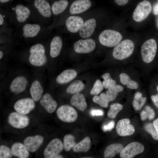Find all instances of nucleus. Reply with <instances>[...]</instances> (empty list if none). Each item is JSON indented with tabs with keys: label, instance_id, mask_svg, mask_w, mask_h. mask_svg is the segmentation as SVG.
<instances>
[{
	"label": "nucleus",
	"instance_id": "f257e3e1",
	"mask_svg": "<svg viewBox=\"0 0 158 158\" xmlns=\"http://www.w3.org/2000/svg\"><path fill=\"white\" fill-rule=\"evenodd\" d=\"M49 29V26L32 20L14 30L13 38L27 40L44 39L47 37Z\"/></svg>",
	"mask_w": 158,
	"mask_h": 158
},
{
	"label": "nucleus",
	"instance_id": "f03ea898",
	"mask_svg": "<svg viewBox=\"0 0 158 158\" xmlns=\"http://www.w3.org/2000/svg\"><path fill=\"white\" fill-rule=\"evenodd\" d=\"M32 13L33 20L48 25L52 13L51 5L47 0H33L30 7Z\"/></svg>",
	"mask_w": 158,
	"mask_h": 158
},
{
	"label": "nucleus",
	"instance_id": "7ed1b4c3",
	"mask_svg": "<svg viewBox=\"0 0 158 158\" xmlns=\"http://www.w3.org/2000/svg\"><path fill=\"white\" fill-rule=\"evenodd\" d=\"M6 9L14 30L23 24L33 20L32 13L30 7L18 4Z\"/></svg>",
	"mask_w": 158,
	"mask_h": 158
},
{
	"label": "nucleus",
	"instance_id": "20e7f679",
	"mask_svg": "<svg viewBox=\"0 0 158 158\" xmlns=\"http://www.w3.org/2000/svg\"><path fill=\"white\" fill-rule=\"evenodd\" d=\"M28 59L30 63L35 66H41L47 62L46 50L44 45L38 43L32 45L29 50Z\"/></svg>",
	"mask_w": 158,
	"mask_h": 158
},
{
	"label": "nucleus",
	"instance_id": "39448f33",
	"mask_svg": "<svg viewBox=\"0 0 158 158\" xmlns=\"http://www.w3.org/2000/svg\"><path fill=\"white\" fill-rule=\"evenodd\" d=\"M134 48L133 42L129 39L120 42L115 46L113 51V55L115 59L122 60L129 57L133 54Z\"/></svg>",
	"mask_w": 158,
	"mask_h": 158
},
{
	"label": "nucleus",
	"instance_id": "423d86ee",
	"mask_svg": "<svg viewBox=\"0 0 158 158\" xmlns=\"http://www.w3.org/2000/svg\"><path fill=\"white\" fill-rule=\"evenodd\" d=\"M122 37V35L119 32L107 29L100 33L99 36V40L102 45L108 47H112L118 44Z\"/></svg>",
	"mask_w": 158,
	"mask_h": 158
},
{
	"label": "nucleus",
	"instance_id": "0eeeda50",
	"mask_svg": "<svg viewBox=\"0 0 158 158\" xmlns=\"http://www.w3.org/2000/svg\"><path fill=\"white\" fill-rule=\"evenodd\" d=\"M157 44L153 39L145 42L141 47V54L142 59L145 63L151 62L154 59L157 52Z\"/></svg>",
	"mask_w": 158,
	"mask_h": 158
},
{
	"label": "nucleus",
	"instance_id": "6e6552de",
	"mask_svg": "<svg viewBox=\"0 0 158 158\" xmlns=\"http://www.w3.org/2000/svg\"><path fill=\"white\" fill-rule=\"evenodd\" d=\"M152 7L150 2L144 0L138 3L133 14L134 21L140 22L146 18L151 12Z\"/></svg>",
	"mask_w": 158,
	"mask_h": 158
},
{
	"label": "nucleus",
	"instance_id": "1a4fd4ad",
	"mask_svg": "<svg viewBox=\"0 0 158 158\" xmlns=\"http://www.w3.org/2000/svg\"><path fill=\"white\" fill-rule=\"evenodd\" d=\"M56 114L60 120L66 122H74L78 117L75 109L68 105H63L59 107L56 111Z\"/></svg>",
	"mask_w": 158,
	"mask_h": 158
},
{
	"label": "nucleus",
	"instance_id": "9d476101",
	"mask_svg": "<svg viewBox=\"0 0 158 158\" xmlns=\"http://www.w3.org/2000/svg\"><path fill=\"white\" fill-rule=\"evenodd\" d=\"M8 121L12 127L22 129L27 127L30 123V119L27 116L17 112H12L8 115Z\"/></svg>",
	"mask_w": 158,
	"mask_h": 158
},
{
	"label": "nucleus",
	"instance_id": "9b49d317",
	"mask_svg": "<svg viewBox=\"0 0 158 158\" xmlns=\"http://www.w3.org/2000/svg\"><path fill=\"white\" fill-rule=\"evenodd\" d=\"M144 147L141 143L137 142H131L123 148L120 152L121 158H132L142 153Z\"/></svg>",
	"mask_w": 158,
	"mask_h": 158
},
{
	"label": "nucleus",
	"instance_id": "f8f14e48",
	"mask_svg": "<svg viewBox=\"0 0 158 158\" xmlns=\"http://www.w3.org/2000/svg\"><path fill=\"white\" fill-rule=\"evenodd\" d=\"M64 149L63 144L59 139L52 140L47 145L44 152V156L46 158H54Z\"/></svg>",
	"mask_w": 158,
	"mask_h": 158
},
{
	"label": "nucleus",
	"instance_id": "ddd939ff",
	"mask_svg": "<svg viewBox=\"0 0 158 158\" xmlns=\"http://www.w3.org/2000/svg\"><path fill=\"white\" fill-rule=\"evenodd\" d=\"M35 107V103L32 98H22L17 101L14 105L16 111L20 114L26 115L32 110Z\"/></svg>",
	"mask_w": 158,
	"mask_h": 158
},
{
	"label": "nucleus",
	"instance_id": "4468645a",
	"mask_svg": "<svg viewBox=\"0 0 158 158\" xmlns=\"http://www.w3.org/2000/svg\"><path fill=\"white\" fill-rule=\"evenodd\" d=\"M95 46V41L89 38L80 40L76 42L74 44V49L78 53H87L92 51Z\"/></svg>",
	"mask_w": 158,
	"mask_h": 158
},
{
	"label": "nucleus",
	"instance_id": "2eb2a0df",
	"mask_svg": "<svg viewBox=\"0 0 158 158\" xmlns=\"http://www.w3.org/2000/svg\"><path fill=\"white\" fill-rule=\"evenodd\" d=\"M116 130L118 134L121 136L132 135L135 131L134 126L130 124V120L128 118L119 120L117 124Z\"/></svg>",
	"mask_w": 158,
	"mask_h": 158
},
{
	"label": "nucleus",
	"instance_id": "dca6fc26",
	"mask_svg": "<svg viewBox=\"0 0 158 158\" xmlns=\"http://www.w3.org/2000/svg\"><path fill=\"white\" fill-rule=\"evenodd\" d=\"M0 32L13 34L14 29L10 21V17L6 9H0Z\"/></svg>",
	"mask_w": 158,
	"mask_h": 158
},
{
	"label": "nucleus",
	"instance_id": "f3484780",
	"mask_svg": "<svg viewBox=\"0 0 158 158\" xmlns=\"http://www.w3.org/2000/svg\"><path fill=\"white\" fill-rule=\"evenodd\" d=\"M44 140L43 137L40 135L28 136L24 140V144L29 151L34 152L40 147Z\"/></svg>",
	"mask_w": 158,
	"mask_h": 158
},
{
	"label": "nucleus",
	"instance_id": "a211bd4d",
	"mask_svg": "<svg viewBox=\"0 0 158 158\" xmlns=\"http://www.w3.org/2000/svg\"><path fill=\"white\" fill-rule=\"evenodd\" d=\"M84 23L82 18L77 16H71L66 20L65 24L67 29L72 33L79 31Z\"/></svg>",
	"mask_w": 158,
	"mask_h": 158
},
{
	"label": "nucleus",
	"instance_id": "6ab92c4d",
	"mask_svg": "<svg viewBox=\"0 0 158 158\" xmlns=\"http://www.w3.org/2000/svg\"><path fill=\"white\" fill-rule=\"evenodd\" d=\"M91 5L90 0H76L71 4L69 12L71 14H80L87 10Z\"/></svg>",
	"mask_w": 158,
	"mask_h": 158
},
{
	"label": "nucleus",
	"instance_id": "aec40b11",
	"mask_svg": "<svg viewBox=\"0 0 158 158\" xmlns=\"http://www.w3.org/2000/svg\"><path fill=\"white\" fill-rule=\"evenodd\" d=\"M28 83L27 79L24 76H18L11 83L10 86V90L12 92L15 94L21 93L25 90Z\"/></svg>",
	"mask_w": 158,
	"mask_h": 158
},
{
	"label": "nucleus",
	"instance_id": "412c9836",
	"mask_svg": "<svg viewBox=\"0 0 158 158\" xmlns=\"http://www.w3.org/2000/svg\"><path fill=\"white\" fill-rule=\"evenodd\" d=\"M96 26V20L93 18L89 19L84 23L79 30V35L83 38H86L93 33Z\"/></svg>",
	"mask_w": 158,
	"mask_h": 158
},
{
	"label": "nucleus",
	"instance_id": "4be33fe9",
	"mask_svg": "<svg viewBox=\"0 0 158 158\" xmlns=\"http://www.w3.org/2000/svg\"><path fill=\"white\" fill-rule=\"evenodd\" d=\"M63 45L62 39L59 35H56L51 39L50 44L49 54L51 57L54 58L60 54Z\"/></svg>",
	"mask_w": 158,
	"mask_h": 158
},
{
	"label": "nucleus",
	"instance_id": "5701e85b",
	"mask_svg": "<svg viewBox=\"0 0 158 158\" xmlns=\"http://www.w3.org/2000/svg\"><path fill=\"white\" fill-rule=\"evenodd\" d=\"M41 105L48 113H51L56 109L57 103L49 93L44 94L41 98L40 102Z\"/></svg>",
	"mask_w": 158,
	"mask_h": 158
},
{
	"label": "nucleus",
	"instance_id": "b1692460",
	"mask_svg": "<svg viewBox=\"0 0 158 158\" xmlns=\"http://www.w3.org/2000/svg\"><path fill=\"white\" fill-rule=\"evenodd\" d=\"M11 150L13 156L19 158H27L29 153L24 144L20 142H16L12 146Z\"/></svg>",
	"mask_w": 158,
	"mask_h": 158
},
{
	"label": "nucleus",
	"instance_id": "393cba45",
	"mask_svg": "<svg viewBox=\"0 0 158 158\" xmlns=\"http://www.w3.org/2000/svg\"><path fill=\"white\" fill-rule=\"evenodd\" d=\"M77 75V72L73 69L65 70L57 77L56 80L59 84L68 83L74 79Z\"/></svg>",
	"mask_w": 158,
	"mask_h": 158
},
{
	"label": "nucleus",
	"instance_id": "a878e982",
	"mask_svg": "<svg viewBox=\"0 0 158 158\" xmlns=\"http://www.w3.org/2000/svg\"><path fill=\"white\" fill-rule=\"evenodd\" d=\"M30 92L32 99L34 101L37 102L41 99L43 93V90L38 81L36 80L32 83Z\"/></svg>",
	"mask_w": 158,
	"mask_h": 158
},
{
	"label": "nucleus",
	"instance_id": "bb28decb",
	"mask_svg": "<svg viewBox=\"0 0 158 158\" xmlns=\"http://www.w3.org/2000/svg\"><path fill=\"white\" fill-rule=\"evenodd\" d=\"M71 104L82 111H84L87 107V104L84 95L79 93L75 94L71 97Z\"/></svg>",
	"mask_w": 158,
	"mask_h": 158
},
{
	"label": "nucleus",
	"instance_id": "cd10ccee",
	"mask_svg": "<svg viewBox=\"0 0 158 158\" xmlns=\"http://www.w3.org/2000/svg\"><path fill=\"white\" fill-rule=\"evenodd\" d=\"M67 0H59L55 1L51 5L52 15L56 16L63 12L68 5Z\"/></svg>",
	"mask_w": 158,
	"mask_h": 158
},
{
	"label": "nucleus",
	"instance_id": "c85d7f7f",
	"mask_svg": "<svg viewBox=\"0 0 158 158\" xmlns=\"http://www.w3.org/2000/svg\"><path fill=\"white\" fill-rule=\"evenodd\" d=\"M123 148V146L120 144L114 143L110 145L105 150L104 157L106 158H113L116 154L120 153Z\"/></svg>",
	"mask_w": 158,
	"mask_h": 158
},
{
	"label": "nucleus",
	"instance_id": "c756f323",
	"mask_svg": "<svg viewBox=\"0 0 158 158\" xmlns=\"http://www.w3.org/2000/svg\"><path fill=\"white\" fill-rule=\"evenodd\" d=\"M90 139L89 137H87L76 144L73 148V150L76 152H86L90 149Z\"/></svg>",
	"mask_w": 158,
	"mask_h": 158
},
{
	"label": "nucleus",
	"instance_id": "7c9ffc66",
	"mask_svg": "<svg viewBox=\"0 0 158 158\" xmlns=\"http://www.w3.org/2000/svg\"><path fill=\"white\" fill-rule=\"evenodd\" d=\"M85 85L83 82L79 80H76L73 82L68 87L66 92L71 94L79 93L83 90Z\"/></svg>",
	"mask_w": 158,
	"mask_h": 158
},
{
	"label": "nucleus",
	"instance_id": "2f4dec72",
	"mask_svg": "<svg viewBox=\"0 0 158 158\" xmlns=\"http://www.w3.org/2000/svg\"><path fill=\"white\" fill-rule=\"evenodd\" d=\"M146 99V97H142L141 92H136L135 94L133 102V105L134 109L135 110H140L145 104Z\"/></svg>",
	"mask_w": 158,
	"mask_h": 158
},
{
	"label": "nucleus",
	"instance_id": "473e14b6",
	"mask_svg": "<svg viewBox=\"0 0 158 158\" xmlns=\"http://www.w3.org/2000/svg\"><path fill=\"white\" fill-rule=\"evenodd\" d=\"M76 144L75 138L73 135L68 134L65 136L63 138V145L65 151H69Z\"/></svg>",
	"mask_w": 158,
	"mask_h": 158
},
{
	"label": "nucleus",
	"instance_id": "72a5a7b5",
	"mask_svg": "<svg viewBox=\"0 0 158 158\" xmlns=\"http://www.w3.org/2000/svg\"><path fill=\"white\" fill-rule=\"evenodd\" d=\"M123 108L122 105L119 103H115L111 104L107 113L108 116L111 119L115 118L118 113Z\"/></svg>",
	"mask_w": 158,
	"mask_h": 158
},
{
	"label": "nucleus",
	"instance_id": "f704fd0d",
	"mask_svg": "<svg viewBox=\"0 0 158 158\" xmlns=\"http://www.w3.org/2000/svg\"><path fill=\"white\" fill-rule=\"evenodd\" d=\"M141 119L142 121H145L148 118L150 120L153 119L155 116V112L154 110L150 107L146 106L145 109L140 113Z\"/></svg>",
	"mask_w": 158,
	"mask_h": 158
},
{
	"label": "nucleus",
	"instance_id": "c9c22d12",
	"mask_svg": "<svg viewBox=\"0 0 158 158\" xmlns=\"http://www.w3.org/2000/svg\"><path fill=\"white\" fill-rule=\"evenodd\" d=\"M92 100L94 102L98 104L102 107L107 108L108 106L109 102L107 100L106 94L104 93H101L99 96H95Z\"/></svg>",
	"mask_w": 158,
	"mask_h": 158
},
{
	"label": "nucleus",
	"instance_id": "e433bc0d",
	"mask_svg": "<svg viewBox=\"0 0 158 158\" xmlns=\"http://www.w3.org/2000/svg\"><path fill=\"white\" fill-rule=\"evenodd\" d=\"M102 78L104 80L102 83L104 88L108 89L116 84V81L112 79L109 73H107L102 76Z\"/></svg>",
	"mask_w": 158,
	"mask_h": 158
},
{
	"label": "nucleus",
	"instance_id": "4c0bfd02",
	"mask_svg": "<svg viewBox=\"0 0 158 158\" xmlns=\"http://www.w3.org/2000/svg\"><path fill=\"white\" fill-rule=\"evenodd\" d=\"M118 93L117 90L113 86L108 89L105 94L107 101L109 102L114 100L118 96Z\"/></svg>",
	"mask_w": 158,
	"mask_h": 158
},
{
	"label": "nucleus",
	"instance_id": "58836bf2",
	"mask_svg": "<svg viewBox=\"0 0 158 158\" xmlns=\"http://www.w3.org/2000/svg\"><path fill=\"white\" fill-rule=\"evenodd\" d=\"M103 87L101 81L99 80H97L95 82L90 93L91 95H96L101 92L103 90Z\"/></svg>",
	"mask_w": 158,
	"mask_h": 158
},
{
	"label": "nucleus",
	"instance_id": "ea45409f",
	"mask_svg": "<svg viewBox=\"0 0 158 158\" xmlns=\"http://www.w3.org/2000/svg\"><path fill=\"white\" fill-rule=\"evenodd\" d=\"M13 155L11 150L8 147L3 145L0 146V158H11Z\"/></svg>",
	"mask_w": 158,
	"mask_h": 158
},
{
	"label": "nucleus",
	"instance_id": "a19ab883",
	"mask_svg": "<svg viewBox=\"0 0 158 158\" xmlns=\"http://www.w3.org/2000/svg\"><path fill=\"white\" fill-rule=\"evenodd\" d=\"M145 129L151 135L154 140H158V135L153 124L150 123L146 124L145 126Z\"/></svg>",
	"mask_w": 158,
	"mask_h": 158
},
{
	"label": "nucleus",
	"instance_id": "79ce46f5",
	"mask_svg": "<svg viewBox=\"0 0 158 158\" xmlns=\"http://www.w3.org/2000/svg\"><path fill=\"white\" fill-rule=\"evenodd\" d=\"M119 78L121 83L124 85H126L131 79L127 74L124 73H121L119 75Z\"/></svg>",
	"mask_w": 158,
	"mask_h": 158
},
{
	"label": "nucleus",
	"instance_id": "37998d69",
	"mask_svg": "<svg viewBox=\"0 0 158 158\" xmlns=\"http://www.w3.org/2000/svg\"><path fill=\"white\" fill-rule=\"evenodd\" d=\"M127 87L131 89H137L139 86L138 83L136 81L130 79L126 84Z\"/></svg>",
	"mask_w": 158,
	"mask_h": 158
},
{
	"label": "nucleus",
	"instance_id": "c03bdc74",
	"mask_svg": "<svg viewBox=\"0 0 158 158\" xmlns=\"http://www.w3.org/2000/svg\"><path fill=\"white\" fill-rule=\"evenodd\" d=\"M115 122L113 121H111L107 124L104 125L102 127V129L104 131H110L113 129L114 126Z\"/></svg>",
	"mask_w": 158,
	"mask_h": 158
},
{
	"label": "nucleus",
	"instance_id": "a18cd8bd",
	"mask_svg": "<svg viewBox=\"0 0 158 158\" xmlns=\"http://www.w3.org/2000/svg\"><path fill=\"white\" fill-rule=\"evenodd\" d=\"M104 114L103 111L100 109H92L90 112L91 115L92 116H102Z\"/></svg>",
	"mask_w": 158,
	"mask_h": 158
},
{
	"label": "nucleus",
	"instance_id": "49530a36",
	"mask_svg": "<svg viewBox=\"0 0 158 158\" xmlns=\"http://www.w3.org/2000/svg\"><path fill=\"white\" fill-rule=\"evenodd\" d=\"M151 98L155 105L158 108V94L152 95Z\"/></svg>",
	"mask_w": 158,
	"mask_h": 158
},
{
	"label": "nucleus",
	"instance_id": "de8ad7c7",
	"mask_svg": "<svg viewBox=\"0 0 158 158\" xmlns=\"http://www.w3.org/2000/svg\"><path fill=\"white\" fill-rule=\"evenodd\" d=\"M114 1L118 5L120 6H123L127 4L128 0H114Z\"/></svg>",
	"mask_w": 158,
	"mask_h": 158
},
{
	"label": "nucleus",
	"instance_id": "09e8293b",
	"mask_svg": "<svg viewBox=\"0 0 158 158\" xmlns=\"http://www.w3.org/2000/svg\"><path fill=\"white\" fill-rule=\"evenodd\" d=\"M153 12L154 15H158V1L154 5Z\"/></svg>",
	"mask_w": 158,
	"mask_h": 158
},
{
	"label": "nucleus",
	"instance_id": "8fccbe9b",
	"mask_svg": "<svg viewBox=\"0 0 158 158\" xmlns=\"http://www.w3.org/2000/svg\"><path fill=\"white\" fill-rule=\"evenodd\" d=\"M153 124L158 135V118L154 121Z\"/></svg>",
	"mask_w": 158,
	"mask_h": 158
},
{
	"label": "nucleus",
	"instance_id": "3c124183",
	"mask_svg": "<svg viewBox=\"0 0 158 158\" xmlns=\"http://www.w3.org/2000/svg\"><path fill=\"white\" fill-rule=\"evenodd\" d=\"M11 0H0L1 4H6L10 2Z\"/></svg>",
	"mask_w": 158,
	"mask_h": 158
},
{
	"label": "nucleus",
	"instance_id": "603ef678",
	"mask_svg": "<svg viewBox=\"0 0 158 158\" xmlns=\"http://www.w3.org/2000/svg\"><path fill=\"white\" fill-rule=\"evenodd\" d=\"M63 158V157L61 155H59V154H57L55 155L54 157V158Z\"/></svg>",
	"mask_w": 158,
	"mask_h": 158
},
{
	"label": "nucleus",
	"instance_id": "864d4df0",
	"mask_svg": "<svg viewBox=\"0 0 158 158\" xmlns=\"http://www.w3.org/2000/svg\"><path fill=\"white\" fill-rule=\"evenodd\" d=\"M4 55L3 53L1 50L0 51V59H1L2 58Z\"/></svg>",
	"mask_w": 158,
	"mask_h": 158
},
{
	"label": "nucleus",
	"instance_id": "5fc2aeb1",
	"mask_svg": "<svg viewBox=\"0 0 158 158\" xmlns=\"http://www.w3.org/2000/svg\"><path fill=\"white\" fill-rule=\"evenodd\" d=\"M157 91L158 92V85L157 86Z\"/></svg>",
	"mask_w": 158,
	"mask_h": 158
},
{
	"label": "nucleus",
	"instance_id": "6e6d98bb",
	"mask_svg": "<svg viewBox=\"0 0 158 158\" xmlns=\"http://www.w3.org/2000/svg\"><path fill=\"white\" fill-rule=\"evenodd\" d=\"M157 25H158V22H157Z\"/></svg>",
	"mask_w": 158,
	"mask_h": 158
}]
</instances>
